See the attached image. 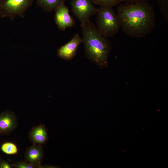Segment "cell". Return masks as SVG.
<instances>
[{"label":"cell","mask_w":168,"mask_h":168,"mask_svg":"<svg viewBox=\"0 0 168 168\" xmlns=\"http://www.w3.org/2000/svg\"><path fill=\"white\" fill-rule=\"evenodd\" d=\"M117 15L120 27L127 35L141 38L154 28V10L148 2H126L117 8Z\"/></svg>","instance_id":"obj_1"},{"label":"cell","mask_w":168,"mask_h":168,"mask_svg":"<svg viewBox=\"0 0 168 168\" xmlns=\"http://www.w3.org/2000/svg\"><path fill=\"white\" fill-rule=\"evenodd\" d=\"M85 54L91 62L100 68H107L112 48L107 37L102 34L90 21L81 25Z\"/></svg>","instance_id":"obj_2"},{"label":"cell","mask_w":168,"mask_h":168,"mask_svg":"<svg viewBox=\"0 0 168 168\" xmlns=\"http://www.w3.org/2000/svg\"><path fill=\"white\" fill-rule=\"evenodd\" d=\"M97 14L96 28L99 31L107 38L114 36L121 27L117 14L113 7H100Z\"/></svg>","instance_id":"obj_3"},{"label":"cell","mask_w":168,"mask_h":168,"mask_svg":"<svg viewBox=\"0 0 168 168\" xmlns=\"http://www.w3.org/2000/svg\"><path fill=\"white\" fill-rule=\"evenodd\" d=\"M34 0H2L0 17H8L13 20L17 16L24 17L27 10Z\"/></svg>","instance_id":"obj_4"},{"label":"cell","mask_w":168,"mask_h":168,"mask_svg":"<svg viewBox=\"0 0 168 168\" xmlns=\"http://www.w3.org/2000/svg\"><path fill=\"white\" fill-rule=\"evenodd\" d=\"M71 11L73 14L83 24L90 21V17L97 14L96 8L91 0H71Z\"/></svg>","instance_id":"obj_5"},{"label":"cell","mask_w":168,"mask_h":168,"mask_svg":"<svg viewBox=\"0 0 168 168\" xmlns=\"http://www.w3.org/2000/svg\"><path fill=\"white\" fill-rule=\"evenodd\" d=\"M54 11V20L59 30L64 31L68 28L75 26V22L64 3L59 6Z\"/></svg>","instance_id":"obj_6"},{"label":"cell","mask_w":168,"mask_h":168,"mask_svg":"<svg viewBox=\"0 0 168 168\" xmlns=\"http://www.w3.org/2000/svg\"><path fill=\"white\" fill-rule=\"evenodd\" d=\"M82 42V38L79 34H76L69 42L58 49V55L65 60L72 59L76 54L79 46Z\"/></svg>","instance_id":"obj_7"},{"label":"cell","mask_w":168,"mask_h":168,"mask_svg":"<svg viewBox=\"0 0 168 168\" xmlns=\"http://www.w3.org/2000/svg\"><path fill=\"white\" fill-rule=\"evenodd\" d=\"M17 125V120L13 112L7 110L0 114V134L11 133Z\"/></svg>","instance_id":"obj_8"},{"label":"cell","mask_w":168,"mask_h":168,"mask_svg":"<svg viewBox=\"0 0 168 168\" xmlns=\"http://www.w3.org/2000/svg\"><path fill=\"white\" fill-rule=\"evenodd\" d=\"M44 156L42 145L33 144L28 147L25 153V161L37 168H42L41 163Z\"/></svg>","instance_id":"obj_9"},{"label":"cell","mask_w":168,"mask_h":168,"mask_svg":"<svg viewBox=\"0 0 168 168\" xmlns=\"http://www.w3.org/2000/svg\"><path fill=\"white\" fill-rule=\"evenodd\" d=\"M28 136L30 140L33 144L42 145L47 142L48 138L47 130L43 124L32 127Z\"/></svg>","instance_id":"obj_10"},{"label":"cell","mask_w":168,"mask_h":168,"mask_svg":"<svg viewBox=\"0 0 168 168\" xmlns=\"http://www.w3.org/2000/svg\"><path fill=\"white\" fill-rule=\"evenodd\" d=\"M37 5L44 11L49 12L54 11L66 0H35Z\"/></svg>","instance_id":"obj_11"},{"label":"cell","mask_w":168,"mask_h":168,"mask_svg":"<svg viewBox=\"0 0 168 168\" xmlns=\"http://www.w3.org/2000/svg\"><path fill=\"white\" fill-rule=\"evenodd\" d=\"M0 150L2 152L7 155L16 154L18 152L16 145L13 142H6L2 144Z\"/></svg>","instance_id":"obj_12"},{"label":"cell","mask_w":168,"mask_h":168,"mask_svg":"<svg viewBox=\"0 0 168 168\" xmlns=\"http://www.w3.org/2000/svg\"><path fill=\"white\" fill-rule=\"evenodd\" d=\"M93 3L100 7H113L119 3L118 0H91Z\"/></svg>","instance_id":"obj_13"},{"label":"cell","mask_w":168,"mask_h":168,"mask_svg":"<svg viewBox=\"0 0 168 168\" xmlns=\"http://www.w3.org/2000/svg\"><path fill=\"white\" fill-rule=\"evenodd\" d=\"M12 167L15 168H36L34 166L27 162L26 161H19L11 164Z\"/></svg>","instance_id":"obj_14"},{"label":"cell","mask_w":168,"mask_h":168,"mask_svg":"<svg viewBox=\"0 0 168 168\" xmlns=\"http://www.w3.org/2000/svg\"><path fill=\"white\" fill-rule=\"evenodd\" d=\"M161 1V9L163 15L168 19V0H159Z\"/></svg>","instance_id":"obj_15"},{"label":"cell","mask_w":168,"mask_h":168,"mask_svg":"<svg viewBox=\"0 0 168 168\" xmlns=\"http://www.w3.org/2000/svg\"><path fill=\"white\" fill-rule=\"evenodd\" d=\"M11 164L8 161L2 160L0 162V168H11Z\"/></svg>","instance_id":"obj_16"},{"label":"cell","mask_w":168,"mask_h":168,"mask_svg":"<svg viewBox=\"0 0 168 168\" xmlns=\"http://www.w3.org/2000/svg\"><path fill=\"white\" fill-rule=\"evenodd\" d=\"M150 0H118L119 3L125 2L128 3H136L144 2H148Z\"/></svg>","instance_id":"obj_17"},{"label":"cell","mask_w":168,"mask_h":168,"mask_svg":"<svg viewBox=\"0 0 168 168\" xmlns=\"http://www.w3.org/2000/svg\"><path fill=\"white\" fill-rule=\"evenodd\" d=\"M2 1V0H0V12L1 7V5Z\"/></svg>","instance_id":"obj_18"},{"label":"cell","mask_w":168,"mask_h":168,"mask_svg":"<svg viewBox=\"0 0 168 168\" xmlns=\"http://www.w3.org/2000/svg\"><path fill=\"white\" fill-rule=\"evenodd\" d=\"M2 159H1V158L0 157V162L2 160Z\"/></svg>","instance_id":"obj_19"}]
</instances>
